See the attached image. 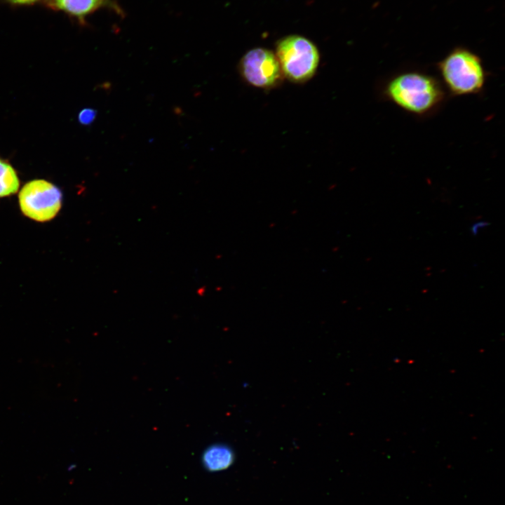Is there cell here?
I'll return each instance as SVG.
<instances>
[{
	"label": "cell",
	"mask_w": 505,
	"mask_h": 505,
	"mask_svg": "<svg viewBox=\"0 0 505 505\" xmlns=\"http://www.w3.org/2000/svg\"><path fill=\"white\" fill-rule=\"evenodd\" d=\"M485 225H487V224L483 222H480L474 224L471 228L472 233L476 234L479 231V229L484 227Z\"/></svg>",
	"instance_id": "obj_11"
},
{
	"label": "cell",
	"mask_w": 505,
	"mask_h": 505,
	"mask_svg": "<svg viewBox=\"0 0 505 505\" xmlns=\"http://www.w3.org/2000/svg\"><path fill=\"white\" fill-rule=\"evenodd\" d=\"M19 205L27 217L46 222L53 219L62 206V194L60 189L45 180H33L21 189Z\"/></svg>",
	"instance_id": "obj_4"
},
{
	"label": "cell",
	"mask_w": 505,
	"mask_h": 505,
	"mask_svg": "<svg viewBox=\"0 0 505 505\" xmlns=\"http://www.w3.org/2000/svg\"><path fill=\"white\" fill-rule=\"evenodd\" d=\"M46 6L51 10L62 11L84 25L88 16L99 9L107 8L121 17L124 11L115 0H44Z\"/></svg>",
	"instance_id": "obj_6"
},
{
	"label": "cell",
	"mask_w": 505,
	"mask_h": 505,
	"mask_svg": "<svg viewBox=\"0 0 505 505\" xmlns=\"http://www.w3.org/2000/svg\"><path fill=\"white\" fill-rule=\"evenodd\" d=\"M97 111L90 107H86L81 109L78 115L79 122L84 126H89L96 119Z\"/></svg>",
	"instance_id": "obj_9"
},
{
	"label": "cell",
	"mask_w": 505,
	"mask_h": 505,
	"mask_svg": "<svg viewBox=\"0 0 505 505\" xmlns=\"http://www.w3.org/2000/svg\"><path fill=\"white\" fill-rule=\"evenodd\" d=\"M39 0H6L8 3L13 5H32Z\"/></svg>",
	"instance_id": "obj_10"
},
{
	"label": "cell",
	"mask_w": 505,
	"mask_h": 505,
	"mask_svg": "<svg viewBox=\"0 0 505 505\" xmlns=\"http://www.w3.org/2000/svg\"><path fill=\"white\" fill-rule=\"evenodd\" d=\"M238 70L246 83L260 88H274L284 79L275 53L264 48L248 51L239 62Z\"/></svg>",
	"instance_id": "obj_5"
},
{
	"label": "cell",
	"mask_w": 505,
	"mask_h": 505,
	"mask_svg": "<svg viewBox=\"0 0 505 505\" xmlns=\"http://www.w3.org/2000/svg\"><path fill=\"white\" fill-rule=\"evenodd\" d=\"M19 187L16 170L8 161L0 158V198L15 194Z\"/></svg>",
	"instance_id": "obj_8"
},
{
	"label": "cell",
	"mask_w": 505,
	"mask_h": 505,
	"mask_svg": "<svg viewBox=\"0 0 505 505\" xmlns=\"http://www.w3.org/2000/svg\"><path fill=\"white\" fill-rule=\"evenodd\" d=\"M381 94L386 101L417 117L437 112L447 95L438 78L418 70L393 74L383 83Z\"/></svg>",
	"instance_id": "obj_1"
},
{
	"label": "cell",
	"mask_w": 505,
	"mask_h": 505,
	"mask_svg": "<svg viewBox=\"0 0 505 505\" xmlns=\"http://www.w3.org/2000/svg\"><path fill=\"white\" fill-rule=\"evenodd\" d=\"M235 454L227 445L216 443L208 446L203 452L201 462L209 472H219L229 469L234 464Z\"/></svg>",
	"instance_id": "obj_7"
},
{
	"label": "cell",
	"mask_w": 505,
	"mask_h": 505,
	"mask_svg": "<svg viewBox=\"0 0 505 505\" xmlns=\"http://www.w3.org/2000/svg\"><path fill=\"white\" fill-rule=\"evenodd\" d=\"M275 55L283 76L296 83L311 79L320 62L316 45L299 35H289L280 39L276 43Z\"/></svg>",
	"instance_id": "obj_3"
},
{
	"label": "cell",
	"mask_w": 505,
	"mask_h": 505,
	"mask_svg": "<svg viewBox=\"0 0 505 505\" xmlns=\"http://www.w3.org/2000/svg\"><path fill=\"white\" fill-rule=\"evenodd\" d=\"M440 81L452 97L477 95L487 79L480 57L471 50L457 46L436 64Z\"/></svg>",
	"instance_id": "obj_2"
}]
</instances>
